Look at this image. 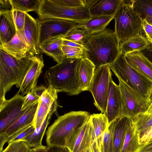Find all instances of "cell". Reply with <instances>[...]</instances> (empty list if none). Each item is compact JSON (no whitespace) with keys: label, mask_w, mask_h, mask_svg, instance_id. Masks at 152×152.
<instances>
[{"label":"cell","mask_w":152,"mask_h":152,"mask_svg":"<svg viewBox=\"0 0 152 152\" xmlns=\"http://www.w3.org/2000/svg\"><path fill=\"white\" fill-rule=\"evenodd\" d=\"M84 45V58L90 60L96 68L112 63L121 53L118 38L114 31L109 28L90 35Z\"/></svg>","instance_id":"2"},{"label":"cell","mask_w":152,"mask_h":152,"mask_svg":"<svg viewBox=\"0 0 152 152\" xmlns=\"http://www.w3.org/2000/svg\"><path fill=\"white\" fill-rule=\"evenodd\" d=\"M12 10L17 32H21L24 29L26 13L18 10Z\"/></svg>","instance_id":"39"},{"label":"cell","mask_w":152,"mask_h":152,"mask_svg":"<svg viewBox=\"0 0 152 152\" xmlns=\"http://www.w3.org/2000/svg\"><path fill=\"white\" fill-rule=\"evenodd\" d=\"M104 114L109 124L117 118L126 116L119 86L114 82L112 78L110 81L107 108Z\"/></svg>","instance_id":"12"},{"label":"cell","mask_w":152,"mask_h":152,"mask_svg":"<svg viewBox=\"0 0 152 152\" xmlns=\"http://www.w3.org/2000/svg\"><path fill=\"white\" fill-rule=\"evenodd\" d=\"M63 39L55 37L45 41L40 47L41 52L52 57L58 63L66 58L62 49Z\"/></svg>","instance_id":"24"},{"label":"cell","mask_w":152,"mask_h":152,"mask_svg":"<svg viewBox=\"0 0 152 152\" xmlns=\"http://www.w3.org/2000/svg\"><path fill=\"white\" fill-rule=\"evenodd\" d=\"M11 7L10 0H0V11L10 10Z\"/></svg>","instance_id":"46"},{"label":"cell","mask_w":152,"mask_h":152,"mask_svg":"<svg viewBox=\"0 0 152 152\" xmlns=\"http://www.w3.org/2000/svg\"><path fill=\"white\" fill-rule=\"evenodd\" d=\"M62 39H63V45L79 48H83L85 49V48L84 44H82L75 42L66 40L62 38Z\"/></svg>","instance_id":"44"},{"label":"cell","mask_w":152,"mask_h":152,"mask_svg":"<svg viewBox=\"0 0 152 152\" xmlns=\"http://www.w3.org/2000/svg\"><path fill=\"white\" fill-rule=\"evenodd\" d=\"M132 119L133 125L139 135V138L152 126V115L142 113L132 118Z\"/></svg>","instance_id":"30"},{"label":"cell","mask_w":152,"mask_h":152,"mask_svg":"<svg viewBox=\"0 0 152 152\" xmlns=\"http://www.w3.org/2000/svg\"><path fill=\"white\" fill-rule=\"evenodd\" d=\"M35 129L32 124L22 131L14 138L8 141V144L13 142L20 140L31 134Z\"/></svg>","instance_id":"40"},{"label":"cell","mask_w":152,"mask_h":152,"mask_svg":"<svg viewBox=\"0 0 152 152\" xmlns=\"http://www.w3.org/2000/svg\"><path fill=\"white\" fill-rule=\"evenodd\" d=\"M114 33L119 44L131 37L142 34V19L134 9L132 3L121 4L114 17Z\"/></svg>","instance_id":"5"},{"label":"cell","mask_w":152,"mask_h":152,"mask_svg":"<svg viewBox=\"0 0 152 152\" xmlns=\"http://www.w3.org/2000/svg\"><path fill=\"white\" fill-rule=\"evenodd\" d=\"M152 139V126L146 131L140 138L139 145L145 144Z\"/></svg>","instance_id":"42"},{"label":"cell","mask_w":152,"mask_h":152,"mask_svg":"<svg viewBox=\"0 0 152 152\" xmlns=\"http://www.w3.org/2000/svg\"><path fill=\"white\" fill-rule=\"evenodd\" d=\"M109 65L118 79L144 96L151 98L152 82L132 68L127 62L124 55L121 53Z\"/></svg>","instance_id":"6"},{"label":"cell","mask_w":152,"mask_h":152,"mask_svg":"<svg viewBox=\"0 0 152 152\" xmlns=\"http://www.w3.org/2000/svg\"><path fill=\"white\" fill-rule=\"evenodd\" d=\"M96 67L89 59H80L79 64L78 75L80 90L89 91L94 75Z\"/></svg>","instance_id":"22"},{"label":"cell","mask_w":152,"mask_h":152,"mask_svg":"<svg viewBox=\"0 0 152 152\" xmlns=\"http://www.w3.org/2000/svg\"><path fill=\"white\" fill-rule=\"evenodd\" d=\"M36 12L39 19H60L73 21L78 24L85 22L91 17L87 7H66L54 4L49 0H42Z\"/></svg>","instance_id":"7"},{"label":"cell","mask_w":152,"mask_h":152,"mask_svg":"<svg viewBox=\"0 0 152 152\" xmlns=\"http://www.w3.org/2000/svg\"><path fill=\"white\" fill-rule=\"evenodd\" d=\"M46 88L43 86H37L24 96L22 110L29 108L39 102L40 97Z\"/></svg>","instance_id":"32"},{"label":"cell","mask_w":152,"mask_h":152,"mask_svg":"<svg viewBox=\"0 0 152 152\" xmlns=\"http://www.w3.org/2000/svg\"><path fill=\"white\" fill-rule=\"evenodd\" d=\"M134 10L142 19L146 15L152 17V0H131Z\"/></svg>","instance_id":"33"},{"label":"cell","mask_w":152,"mask_h":152,"mask_svg":"<svg viewBox=\"0 0 152 152\" xmlns=\"http://www.w3.org/2000/svg\"><path fill=\"white\" fill-rule=\"evenodd\" d=\"M58 93L48 86L43 92L38 102L33 125L36 129L44 120L53 104L57 101Z\"/></svg>","instance_id":"15"},{"label":"cell","mask_w":152,"mask_h":152,"mask_svg":"<svg viewBox=\"0 0 152 152\" xmlns=\"http://www.w3.org/2000/svg\"><path fill=\"white\" fill-rule=\"evenodd\" d=\"M30 149L27 152H30Z\"/></svg>","instance_id":"53"},{"label":"cell","mask_w":152,"mask_h":152,"mask_svg":"<svg viewBox=\"0 0 152 152\" xmlns=\"http://www.w3.org/2000/svg\"><path fill=\"white\" fill-rule=\"evenodd\" d=\"M80 59L66 58L50 67L44 76L45 83L58 93L64 92L69 96L82 91L80 88L78 69Z\"/></svg>","instance_id":"3"},{"label":"cell","mask_w":152,"mask_h":152,"mask_svg":"<svg viewBox=\"0 0 152 152\" xmlns=\"http://www.w3.org/2000/svg\"><path fill=\"white\" fill-rule=\"evenodd\" d=\"M132 123L130 117L123 116L116 118L109 125L112 132L114 152H121L126 133Z\"/></svg>","instance_id":"16"},{"label":"cell","mask_w":152,"mask_h":152,"mask_svg":"<svg viewBox=\"0 0 152 152\" xmlns=\"http://www.w3.org/2000/svg\"><path fill=\"white\" fill-rule=\"evenodd\" d=\"M119 86L126 110V116L132 118L145 113L151 102L120 80Z\"/></svg>","instance_id":"9"},{"label":"cell","mask_w":152,"mask_h":152,"mask_svg":"<svg viewBox=\"0 0 152 152\" xmlns=\"http://www.w3.org/2000/svg\"><path fill=\"white\" fill-rule=\"evenodd\" d=\"M94 143L89 119L80 129L67 149L69 152H88Z\"/></svg>","instance_id":"18"},{"label":"cell","mask_w":152,"mask_h":152,"mask_svg":"<svg viewBox=\"0 0 152 152\" xmlns=\"http://www.w3.org/2000/svg\"><path fill=\"white\" fill-rule=\"evenodd\" d=\"M142 26L146 39L150 44H152V25L143 19H142Z\"/></svg>","instance_id":"41"},{"label":"cell","mask_w":152,"mask_h":152,"mask_svg":"<svg viewBox=\"0 0 152 152\" xmlns=\"http://www.w3.org/2000/svg\"><path fill=\"white\" fill-rule=\"evenodd\" d=\"M139 138L132 123L126 133L121 152H134L139 145Z\"/></svg>","instance_id":"29"},{"label":"cell","mask_w":152,"mask_h":152,"mask_svg":"<svg viewBox=\"0 0 152 152\" xmlns=\"http://www.w3.org/2000/svg\"><path fill=\"white\" fill-rule=\"evenodd\" d=\"M134 152H152V139L145 144L139 145Z\"/></svg>","instance_id":"43"},{"label":"cell","mask_w":152,"mask_h":152,"mask_svg":"<svg viewBox=\"0 0 152 152\" xmlns=\"http://www.w3.org/2000/svg\"><path fill=\"white\" fill-rule=\"evenodd\" d=\"M90 113L83 111H71L58 116L46 132L47 146L68 149L81 127L88 120Z\"/></svg>","instance_id":"1"},{"label":"cell","mask_w":152,"mask_h":152,"mask_svg":"<svg viewBox=\"0 0 152 152\" xmlns=\"http://www.w3.org/2000/svg\"><path fill=\"white\" fill-rule=\"evenodd\" d=\"M48 147L47 152H69L67 148H66L56 146Z\"/></svg>","instance_id":"47"},{"label":"cell","mask_w":152,"mask_h":152,"mask_svg":"<svg viewBox=\"0 0 152 152\" xmlns=\"http://www.w3.org/2000/svg\"><path fill=\"white\" fill-rule=\"evenodd\" d=\"M88 152H99L95 142L93 143L90 147L89 149Z\"/></svg>","instance_id":"50"},{"label":"cell","mask_w":152,"mask_h":152,"mask_svg":"<svg viewBox=\"0 0 152 152\" xmlns=\"http://www.w3.org/2000/svg\"><path fill=\"white\" fill-rule=\"evenodd\" d=\"M99 151V152H114L113 134L109 126L103 134Z\"/></svg>","instance_id":"35"},{"label":"cell","mask_w":152,"mask_h":152,"mask_svg":"<svg viewBox=\"0 0 152 152\" xmlns=\"http://www.w3.org/2000/svg\"><path fill=\"white\" fill-rule=\"evenodd\" d=\"M130 66L152 82V62L141 51H134L124 55Z\"/></svg>","instance_id":"17"},{"label":"cell","mask_w":152,"mask_h":152,"mask_svg":"<svg viewBox=\"0 0 152 152\" xmlns=\"http://www.w3.org/2000/svg\"><path fill=\"white\" fill-rule=\"evenodd\" d=\"M0 48L18 59L25 58L30 53L28 45L17 32L11 40L0 46Z\"/></svg>","instance_id":"25"},{"label":"cell","mask_w":152,"mask_h":152,"mask_svg":"<svg viewBox=\"0 0 152 152\" xmlns=\"http://www.w3.org/2000/svg\"><path fill=\"white\" fill-rule=\"evenodd\" d=\"M34 56L29 53L18 59L0 48V105L14 85L20 88Z\"/></svg>","instance_id":"4"},{"label":"cell","mask_w":152,"mask_h":152,"mask_svg":"<svg viewBox=\"0 0 152 152\" xmlns=\"http://www.w3.org/2000/svg\"><path fill=\"white\" fill-rule=\"evenodd\" d=\"M89 120L92 139L99 150L103 134L108 128L109 123L105 114L101 113L91 115Z\"/></svg>","instance_id":"23"},{"label":"cell","mask_w":152,"mask_h":152,"mask_svg":"<svg viewBox=\"0 0 152 152\" xmlns=\"http://www.w3.org/2000/svg\"><path fill=\"white\" fill-rule=\"evenodd\" d=\"M1 152H27L30 149L25 142L18 140L11 142Z\"/></svg>","instance_id":"38"},{"label":"cell","mask_w":152,"mask_h":152,"mask_svg":"<svg viewBox=\"0 0 152 152\" xmlns=\"http://www.w3.org/2000/svg\"><path fill=\"white\" fill-rule=\"evenodd\" d=\"M0 46L11 40L17 31L12 10L0 12Z\"/></svg>","instance_id":"20"},{"label":"cell","mask_w":152,"mask_h":152,"mask_svg":"<svg viewBox=\"0 0 152 152\" xmlns=\"http://www.w3.org/2000/svg\"><path fill=\"white\" fill-rule=\"evenodd\" d=\"M150 44L146 37L142 34H138L120 44L119 48L121 53L125 55L134 51H141Z\"/></svg>","instance_id":"28"},{"label":"cell","mask_w":152,"mask_h":152,"mask_svg":"<svg viewBox=\"0 0 152 152\" xmlns=\"http://www.w3.org/2000/svg\"><path fill=\"white\" fill-rule=\"evenodd\" d=\"M141 51L152 62V44H151L148 48Z\"/></svg>","instance_id":"48"},{"label":"cell","mask_w":152,"mask_h":152,"mask_svg":"<svg viewBox=\"0 0 152 152\" xmlns=\"http://www.w3.org/2000/svg\"><path fill=\"white\" fill-rule=\"evenodd\" d=\"M114 17V15L91 16L85 22L78 24L77 26L91 35L104 31Z\"/></svg>","instance_id":"26"},{"label":"cell","mask_w":152,"mask_h":152,"mask_svg":"<svg viewBox=\"0 0 152 152\" xmlns=\"http://www.w3.org/2000/svg\"><path fill=\"white\" fill-rule=\"evenodd\" d=\"M38 102L26 109L22 115L5 132L9 136L13 135L33 124Z\"/></svg>","instance_id":"27"},{"label":"cell","mask_w":152,"mask_h":152,"mask_svg":"<svg viewBox=\"0 0 152 152\" xmlns=\"http://www.w3.org/2000/svg\"><path fill=\"white\" fill-rule=\"evenodd\" d=\"M24 98L18 91L0 105V134L5 132L25 111L22 110Z\"/></svg>","instance_id":"10"},{"label":"cell","mask_w":152,"mask_h":152,"mask_svg":"<svg viewBox=\"0 0 152 152\" xmlns=\"http://www.w3.org/2000/svg\"><path fill=\"white\" fill-rule=\"evenodd\" d=\"M59 106L57 101L55 102L41 124L31 134L20 140L26 142L30 148L42 146V140L46 129L50 123L52 114L54 113L57 114V109Z\"/></svg>","instance_id":"19"},{"label":"cell","mask_w":152,"mask_h":152,"mask_svg":"<svg viewBox=\"0 0 152 152\" xmlns=\"http://www.w3.org/2000/svg\"><path fill=\"white\" fill-rule=\"evenodd\" d=\"M123 0H95L88 8L91 16L114 15Z\"/></svg>","instance_id":"21"},{"label":"cell","mask_w":152,"mask_h":152,"mask_svg":"<svg viewBox=\"0 0 152 152\" xmlns=\"http://www.w3.org/2000/svg\"><path fill=\"white\" fill-rule=\"evenodd\" d=\"M11 10H18L25 13L35 11L39 9L41 0H10Z\"/></svg>","instance_id":"31"},{"label":"cell","mask_w":152,"mask_h":152,"mask_svg":"<svg viewBox=\"0 0 152 152\" xmlns=\"http://www.w3.org/2000/svg\"><path fill=\"white\" fill-rule=\"evenodd\" d=\"M48 147L42 145L41 146L31 148L30 152H47Z\"/></svg>","instance_id":"49"},{"label":"cell","mask_w":152,"mask_h":152,"mask_svg":"<svg viewBox=\"0 0 152 152\" xmlns=\"http://www.w3.org/2000/svg\"><path fill=\"white\" fill-rule=\"evenodd\" d=\"M10 137L5 132L0 134V152L3 150L4 144L8 142Z\"/></svg>","instance_id":"45"},{"label":"cell","mask_w":152,"mask_h":152,"mask_svg":"<svg viewBox=\"0 0 152 152\" xmlns=\"http://www.w3.org/2000/svg\"><path fill=\"white\" fill-rule=\"evenodd\" d=\"M62 49L66 58L81 59L84 58L85 49L83 48L63 45Z\"/></svg>","instance_id":"36"},{"label":"cell","mask_w":152,"mask_h":152,"mask_svg":"<svg viewBox=\"0 0 152 152\" xmlns=\"http://www.w3.org/2000/svg\"><path fill=\"white\" fill-rule=\"evenodd\" d=\"M145 114L150 115H152V98L151 102L146 112L144 113Z\"/></svg>","instance_id":"51"},{"label":"cell","mask_w":152,"mask_h":152,"mask_svg":"<svg viewBox=\"0 0 152 152\" xmlns=\"http://www.w3.org/2000/svg\"><path fill=\"white\" fill-rule=\"evenodd\" d=\"M90 35L87 31L79 28L77 25L70 29L61 38L66 40L84 44V42Z\"/></svg>","instance_id":"34"},{"label":"cell","mask_w":152,"mask_h":152,"mask_svg":"<svg viewBox=\"0 0 152 152\" xmlns=\"http://www.w3.org/2000/svg\"><path fill=\"white\" fill-rule=\"evenodd\" d=\"M17 32L28 45L29 53L34 55L40 54L39 29L37 20L26 13L24 29L21 32Z\"/></svg>","instance_id":"13"},{"label":"cell","mask_w":152,"mask_h":152,"mask_svg":"<svg viewBox=\"0 0 152 152\" xmlns=\"http://www.w3.org/2000/svg\"><path fill=\"white\" fill-rule=\"evenodd\" d=\"M112 73L109 64L95 69L89 91L94 100V104L101 113L106 112L110 83Z\"/></svg>","instance_id":"8"},{"label":"cell","mask_w":152,"mask_h":152,"mask_svg":"<svg viewBox=\"0 0 152 152\" xmlns=\"http://www.w3.org/2000/svg\"><path fill=\"white\" fill-rule=\"evenodd\" d=\"M39 29V48L47 39L55 37H62L78 23L66 20L49 18L37 20Z\"/></svg>","instance_id":"11"},{"label":"cell","mask_w":152,"mask_h":152,"mask_svg":"<svg viewBox=\"0 0 152 152\" xmlns=\"http://www.w3.org/2000/svg\"><path fill=\"white\" fill-rule=\"evenodd\" d=\"M145 19L150 24L152 25V17L146 15L145 16L143 19Z\"/></svg>","instance_id":"52"},{"label":"cell","mask_w":152,"mask_h":152,"mask_svg":"<svg viewBox=\"0 0 152 152\" xmlns=\"http://www.w3.org/2000/svg\"><path fill=\"white\" fill-rule=\"evenodd\" d=\"M42 55H35L31 61L18 91L24 96L37 86L38 78L44 66Z\"/></svg>","instance_id":"14"},{"label":"cell","mask_w":152,"mask_h":152,"mask_svg":"<svg viewBox=\"0 0 152 152\" xmlns=\"http://www.w3.org/2000/svg\"><path fill=\"white\" fill-rule=\"evenodd\" d=\"M49 0L54 4L66 7L72 8L87 7L88 8L87 6L86 0Z\"/></svg>","instance_id":"37"}]
</instances>
